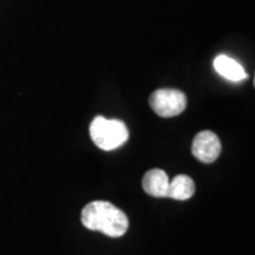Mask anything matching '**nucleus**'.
<instances>
[{
	"label": "nucleus",
	"mask_w": 255,
	"mask_h": 255,
	"mask_svg": "<svg viewBox=\"0 0 255 255\" xmlns=\"http://www.w3.org/2000/svg\"><path fill=\"white\" fill-rule=\"evenodd\" d=\"M191 153L203 163H213L221 153V142L211 130H201L191 143Z\"/></svg>",
	"instance_id": "20e7f679"
},
{
	"label": "nucleus",
	"mask_w": 255,
	"mask_h": 255,
	"mask_svg": "<svg viewBox=\"0 0 255 255\" xmlns=\"http://www.w3.org/2000/svg\"><path fill=\"white\" fill-rule=\"evenodd\" d=\"M149 104L159 117L173 118L186 110L187 98L177 90H157L150 95Z\"/></svg>",
	"instance_id": "7ed1b4c3"
},
{
	"label": "nucleus",
	"mask_w": 255,
	"mask_h": 255,
	"mask_svg": "<svg viewBox=\"0 0 255 255\" xmlns=\"http://www.w3.org/2000/svg\"><path fill=\"white\" fill-rule=\"evenodd\" d=\"M214 70L224 78L230 81H243L247 78V74L241 64H238L236 60L230 58L227 55H219L214 58Z\"/></svg>",
	"instance_id": "423d86ee"
},
{
	"label": "nucleus",
	"mask_w": 255,
	"mask_h": 255,
	"mask_svg": "<svg viewBox=\"0 0 255 255\" xmlns=\"http://www.w3.org/2000/svg\"><path fill=\"white\" fill-rule=\"evenodd\" d=\"M82 226L92 231H100L108 237H122L128 231L127 214L108 201H91L81 213Z\"/></svg>",
	"instance_id": "f257e3e1"
},
{
	"label": "nucleus",
	"mask_w": 255,
	"mask_h": 255,
	"mask_svg": "<svg viewBox=\"0 0 255 255\" xmlns=\"http://www.w3.org/2000/svg\"><path fill=\"white\" fill-rule=\"evenodd\" d=\"M90 136L102 150H114L127 142L129 133L122 121L95 117L90 125Z\"/></svg>",
	"instance_id": "f03ea898"
},
{
	"label": "nucleus",
	"mask_w": 255,
	"mask_h": 255,
	"mask_svg": "<svg viewBox=\"0 0 255 255\" xmlns=\"http://www.w3.org/2000/svg\"><path fill=\"white\" fill-rule=\"evenodd\" d=\"M194 191H196V186L193 179L186 174H179L172 182H169L166 197L173 200H189L190 197H193Z\"/></svg>",
	"instance_id": "0eeeda50"
},
{
	"label": "nucleus",
	"mask_w": 255,
	"mask_h": 255,
	"mask_svg": "<svg viewBox=\"0 0 255 255\" xmlns=\"http://www.w3.org/2000/svg\"><path fill=\"white\" fill-rule=\"evenodd\" d=\"M143 190L152 197H166L169 187V177L162 169H152L146 172L142 180Z\"/></svg>",
	"instance_id": "39448f33"
}]
</instances>
